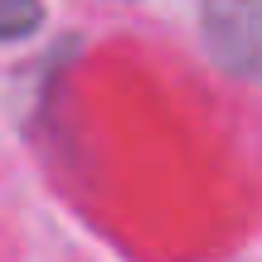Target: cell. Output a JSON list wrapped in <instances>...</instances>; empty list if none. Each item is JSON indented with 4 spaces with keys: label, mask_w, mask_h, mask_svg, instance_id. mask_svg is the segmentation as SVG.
I'll use <instances>...</instances> for the list:
<instances>
[{
    "label": "cell",
    "mask_w": 262,
    "mask_h": 262,
    "mask_svg": "<svg viewBox=\"0 0 262 262\" xmlns=\"http://www.w3.org/2000/svg\"><path fill=\"white\" fill-rule=\"evenodd\" d=\"M199 25L219 68L262 83V0H199Z\"/></svg>",
    "instance_id": "cell-1"
},
{
    "label": "cell",
    "mask_w": 262,
    "mask_h": 262,
    "mask_svg": "<svg viewBox=\"0 0 262 262\" xmlns=\"http://www.w3.org/2000/svg\"><path fill=\"white\" fill-rule=\"evenodd\" d=\"M44 25V0H0V44H19Z\"/></svg>",
    "instance_id": "cell-2"
}]
</instances>
